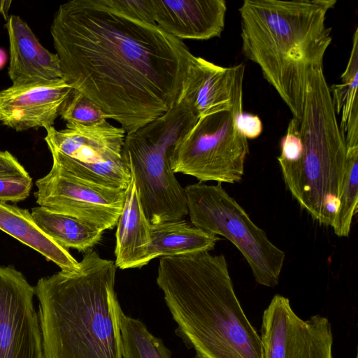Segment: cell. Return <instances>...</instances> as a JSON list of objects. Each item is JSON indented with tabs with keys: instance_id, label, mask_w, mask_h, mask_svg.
Here are the masks:
<instances>
[{
	"instance_id": "1",
	"label": "cell",
	"mask_w": 358,
	"mask_h": 358,
	"mask_svg": "<svg viewBox=\"0 0 358 358\" xmlns=\"http://www.w3.org/2000/svg\"><path fill=\"white\" fill-rule=\"evenodd\" d=\"M62 78L126 133L173 108L194 57L182 41L102 0L59 6L50 27Z\"/></svg>"
},
{
	"instance_id": "2",
	"label": "cell",
	"mask_w": 358,
	"mask_h": 358,
	"mask_svg": "<svg viewBox=\"0 0 358 358\" xmlns=\"http://www.w3.org/2000/svg\"><path fill=\"white\" fill-rule=\"evenodd\" d=\"M157 283L196 358H264L261 336L235 293L223 255L161 257Z\"/></svg>"
},
{
	"instance_id": "3",
	"label": "cell",
	"mask_w": 358,
	"mask_h": 358,
	"mask_svg": "<svg viewBox=\"0 0 358 358\" xmlns=\"http://www.w3.org/2000/svg\"><path fill=\"white\" fill-rule=\"evenodd\" d=\"M79 264L34 287L44 358H122L115 262L90 250Z\"/></svg>"
},
{
	"instance_id": "4",
	"label": "cell",
	"mask_w": 358,
	"mask_h": 358,
	"mask_svg": "<svg viewBox=\"0 0 358 358\" xmlns=\"http://www.w3.org/2000/svg\"><path fill=\"white\" fill-rule=\"evenodd\" d=\"M336 0H245L239 8L243 55L291 111L301 117L307 75L330 45L328 11Z\"/></svg>"
},
{
	"instance_id": "5",
	"label": "cell",
	"mask_w": 358,
	"mask_h": 358,
	"mask_svg": "<svg viewBox=\"0 0 358 358\" xmlns=\"http://www.w3.org/2000/svg\"><path fill=\"white\" fill-rule=\"evenodd\" d=\"M299 131L300 150L291 159L278 162L284 182L315 221L332 227L338 208L347 146L323 66L311 68L307 75Z\"/></svg>"
},
{
	"instance_id": "6",
	"label": "cell",
	"mask_w": 358,
	"mask_h": 358,
	"mask_svg": "<svg viewBox=\"0 0 358 358\" xmlns=\"http://www.w3.org/2000/svg\"><path fill=\"white\" fill-rule=\"evenodd\" d=\"M199 120L185 101L177 99L167 112L126 133L122 156L134 175L143 209L151 224L182 220L188 215L185 189L170 158L176 145Z\"/></svg>"
},
{
	"instance_id": "7",
	"label": "cell",
	"mask_w": 358,
	"mask_h": 358,
	"mask_svg": "<svg viewBox=\"0 0 358 358\" xmlns=\"http://www.w3.org/2000/svg\"><path fill=\"white\" fill-rule=\"evenodd\" d=\"M184 189L191 224L229 240L243 256L258 284L276 286L285 260V252L268 239L221 184L199 182Z\"/></svg>"
},
{
	"instance_id": "8",
	"label": "cell",
	"mask_w": 358,
	"mask_h": 358,
	"mask_svg": "<svg viewBox=\"0 0 358 358\" xmlns=\"http://www.w3.org/2000/svg\"><path fill=\"white\" fill-rule=\"evenodd\" d=\"M52 164L81 179L126 189L131 172L123 156L125 131L105 121L93 125L66 123L45 128Z\"/></svg>"
},
{
	"instance_id": "9",
	"label": "cell",
	"mask_w": 358,
	"mask_h": 358,
	"mask_svg": "<svg viewBox=\"0 0 358 358\" xmlns=\"http://www.w3.org/2000/svg\"><path fill=\"white\" fill-rule=\"evenodd\" d=\"M236 116L222 111L199 117L173 150L170 161L174 173L203 182H239L249 148L236 127Z\"/></svg>"
},
{
	"instance_id": "10",
	"label": "cell",
	"mask_w": 358,
	"mask_h": 358,
	"mask_svg": "<svg viewBox=\"0 0 358 358\" xmlns=\"http://www.w3.org/2000/svg\"><path fill=\"white\" fill-rule=\"evenodd\" d=\"M37 204L73 217L104 231L116 226L126 189L112 188L76 177L52 164L36 181Z\"/></svg>"
},
{
	"instance_id": "11",
	"label": "cell",
	"mask_w": 358,
	"mask_h": 358,
	"mask_svg": "<svg viewBox=\"0 0 358 358\" xmlns=\"http://www.w3.org/2000/svg\"><path fill=\"white\" fill-rule=\"evenodd\" d=\"M264 358H332L333 334L329 320L320 315L303 320L289 300L275 294L262 316Z\"/></svg>"
},
{
	"instance_id": "12",
	"label": "cell",
	"mask_w": 358,
	"mask_h": 358,
	"mask_svg": "<svg viewBox=\"0 0 358 358\" xmlns=\"http://www.w3.org/2000/svg\"><path fill=\"white\" fill-rule=\"evenodd\" d=\"M34 295L21 272L0 266V358H44Z\"/></svg>"
},
{
	"instance_id": "13",
	"label": "cell",
	"mask_w": 358,
	"mask_h": 358,
	"mask_svg": "<svg viewBox=\"0 0 358 358\" xmlns=\"http://www.w3.org/2000/svg\"><path fill=\"white\" fill-rule=\"evenodd\" d=\"M245 66L216 65L195 57L190 62L177 99L190 104L199 118L229 111L236 115L243 112V85Z\"/></svg>"
},
{
	"instance_id": "14",
	"label": "cell",
	"mask_w": 358,
	"mask_h": 358,
	"mask_svg": "<svg viewBox=\"0 0 358 358\" xmlns=\"http://www.w3.org/2000/svg\"><path fill=\"white\" fill-rule=\"evenodd\" d=\"M72 87L63 79L0 91V123L16 131L53 126Z\"/></svg>"
},
{
	"instance_id": "15",
	"label": "cell",
	"mask_w": 358,
	"mask_h": 358,
	"mask_svg": "<svg viewBox=\"0 0 358 358\" xmlns=\"http://www.w3.org/2000/svg\"><path fill=\"white\" fill-rule=\"evenodd\" d=\"M155 23L179 39L219 37L224 28V0H152Z\"/></svg>"
},
{
	"instance_id": "16",
	"label": "cell",
	"mask_w": 358,
	"mask_h": 358,
	"mask_svg": "<svg viewBox=\"0 0 358 358\" xmlns=\"http://www.w3.org/2000/svg\"><path fill=\"white\" fill-rule=\"evenodd\" d=\"M6 27L9 40L8 73L12 85L49 82L62 78L60 60L44 48L27 22L12 15Z\"/></svg>"
},
{
	"instance_id": "17",
	"label": "cell",
	"mask_w": 358,
	"mask_h": 358,
	"mask_svg": "<svg viewBox=\"0 0 358 358\" xmlns=\"http://www.w3.org/2000/svg\"><path fill=\"white\" fill-rule=\"evenodd\" d=\"M129 170L131 179L116 224L114 262L120 269L141 268L151 261V223L143 209L134 173Z\"/></svg>"
},
{
	"instance_id": "18",
	"label": "cell",
	"mask_w": 358,
	"mask_h": 358,
	"mask_svg": "<svg viewBox=\"0 0 358 358\" xmlns=\"http://www.w3.org/2000/svg\"><path fill=\"white\" fill-rule=\"evenodd\" d=\"M0 229L54 262L61 271L79 270V262L39 229L27 210L0 202Z\"/></svg>"
},
{
	"instance_id": "19",
	"label": "cell",
	"mask_w": 358,
	"mask_h": 358,
	"mask_svg": "<svg viewBox=\"0 0 358 358\" xmlns=\"http://www.w3.org/2000/svg\"><path fill=\"white\" fill-rule=\"evenodd\" d=\"M150 258L210 252L220 240L184 220L150 224Z\"/></svg>"
},
{
	"instance_id": "20",
	"label": "cell",
	"mask_w": 358,
	"mask_h": 358,
	"mask_svg": "<svg viewBox=\"0 0 358 358\" xmlns=\"http://www.w3.org/2000/svg\"><path fill=\"white\" fill-rule=\"evenodd\" d=\"M31 214L39 229L66 250L85 252L101 240L103 231L73 217L40 206L33 208Z\"/></svg>"
},
{
	"instance_id": "21",
	"label": "cell",
	"mask_w": 358,
	"mask_h": 358,
	"mask_svg": "<svg viewBox=\"0 0 358 358\" xmlns=\"http://www.w3.org/2000/svg\"><path fill=\"white\" fill-rule=\"evenodd\" d=\"M358 28H356L347 66L341 83L329 87L336 113L341 115L339 125L345 141H358Z\"/></svg>"
},
{
	"instance_id": "22",
	"label": "cell",
	"mask_w": 358,
	"mask_h": 358,
	"mask_svg": "<svg viewBox=\"0 0 358 358\" xmlns=\"http://www.w3.org/2000/svg\"><path fill=\"white\" fill-rule=\"evenodd\" d=\"M115 312L120 330L122 358H171L161 339L152 335L139 320L124 313L118 301Z\"/></svg>"
},
{
	"instance_id": "23",
	"label": "cell",
	"mask_w": 358,
	"mask_h": 358,
	"mask_svg": "<svg viewBox=\"0 0 358 358\" xmlns=\"http://www.w3.org/2000/svg\"><path fill=\"white\" fill-rule=\"evenodd\" d=\"M345 169L343 175L338 208L333 224L334 234L348 237L353 217L358 206V144L348 145Z\"/></svg>"
},
{
	"instance_id": "24",
	"label": "cell",
	"mask_w": 358,
	"mask_h": 358,
	"mask_svg": "<svg viewBox=\"0 0 358 358\" xmlns=\"http://www.w3.org/2000/svg\"><path fill=\"white\" fill-rule=\"evenodd\" d=\"M59 115L66 123L83 125H93L109 119L96 103L75 89L63 103Z\"/></svg>"
},
{
	"instance_id": "25",
	"label": "cell",
	"mask_w": 358,
	"mask_h": 358,
	"mask_svg": "<svg viewBox=\"0 0 358 358\" xmlns=\"http://www.w3.org/2000/svg\"><path fill=\"white\" fill-rule=\"evenodd\" d=\"M116 12L135 20L156 24L152 0H102Z\"/></svg>"
},
{
	"instance_id": "26",
	"label": "cell",
	"mask_w": 358,
	"mask_h": 358,
	"mask_svg": "<svg viewBox=\"0 0 358 358\" xmlns=\"http://www.w3.org/2000/svg\"><path fill=\"white\" fill-rule=\"evenodd\" d=\"M32 185L29 176L0 177V202H18L26 199Z\"/></svg>"
},
{
	"instance_id": "27",
	"label": "cell",
	"mask_w": 358,
	"mask_h": 358,
	"mask_svg": "<svg viewBox=\"0 0 358 358\" xmlns=\"http://www.w3.org/2000/svg\"><path fill=\"white\" fill-rule=\"evenodd\" d=\"M236 124L238 131L247 139L257 138L263 130L260 118L253 114L242 113L236 117Z\"/></svg>"
},
{
	"instance_id": "28",
	"label": "cell",
	"mask_w": 358,
	"mask_h": 358,
	"mask_svg": "<svg viewBox=\"0 0 358 358\" xmlns=\"http://www.w3.org/2000/svg\"><path fill=\"white\" fill-rule=\"evenodd\" d=\"M27 171L7 150H0V177L28 176Z\"/></svg>"
},
{
	"instance_id": "29",
	"label": "cell",
	"mask_w": 358,
	"mask_h": 358,
	"mask_svg": "<svg viewBox=\"0 0 358 358\" xmlns=\"http://www.w3.org/2000/svg\"><path fill=\"white\" fill-rule=\"evenodd\" d=\"M11 3L12 1L10 0H0V14L3 16L6 22L8 20V12Z\"/></svg>"
},
{
	"instance_id": "30",
	"label": "cell",
	"mask_w": 358,
	"mask_h": 358,
	"mask_svg": "<svg viewBox=\"0 0 358 358\" xmlns=\"http://www.w3.org/2000/svg\"><path fill=\"white\" fill-rule=\"evenodd\" d=\"M7 61V54L4 49L0 48V69H3Z\"/></svg>"
},
{
	"instance_id": "31",
	"label": "cell",
	"mask_w": 358,
	"mask_h": 358,
	"mask_svg": "<svg viewBox=\"0 0 358 358\" xmlns=\"http://www.w3.org/2000/svg\"><path fill=\"white\" fill-rule=\"evenodd\" d=\"M356 358H357V357Z\"/></svg>"
}]
</instances>
